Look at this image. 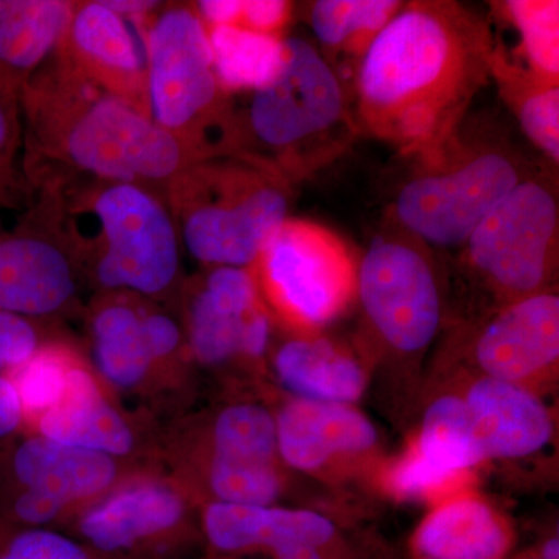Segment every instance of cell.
I'll return each instance as SVG.
<instances>
[{"label":"cell","mask_w":559,"mask_h":559,"mask_svg":"<svg viewBox=\"0 0 559 559\" xmlns=\"http://www.w3.org/2000/svg\"><path fill=\"white\" fill-rule=\"evenodd\" d=\"M496 38L476 11L451 0H412L360 61L352 106L358 131L419 160L466 120L491 81Z\"/></svg>","instance_id":"obj_1"},{"label":"cell","mask_w":559,"mask_h":559,"mask_svg":"<svg viewBox=\"0 0 559 559\" xmlns=\"http://www.w3.org/2000/svg\"><path fill=\"white\" fill-rule=\"evenodd\" d=\"M20 105L25 167L44 190L79 175L164 197L183 168L204 159L148 112L87 79L61 49L22 87Z\"/></svg>","instance_id":"obj_2"},{"label":"cell","mask_w":559,"mask_h":559,"mask_svg":"<svg viewBox=\"0 0 559 559\" xmlns=\"http://www.w3.org/2000/svg\"><path fill=\"white\" fill-rule=\"evenodd\" d=\"M352 98L318 47L285 38L277 79L235 105L230 153L264 162L290 183L347 153L358 135Z\"/></svg>","instance_id":"obj_3"},{"label":"cell","mask_w":559,"mask_h":559,"mask_svg":"<svg viewBox=\"0 0 559 559\" xmlns=\"http://www.w3.org/2000/svg\"><path fill=\"white\" fill-rule=\"evenodd\" d=\"M47 194L91 219V237L69 242L81 280L97 294H130L171 310L182 294L178 229L162 194L134 183H84L72 201ZM173 311V310H171Z\"/></svg>","instance_id":"obj_4"},{"label":"cell","mask_w":559,"mask_h":559,"mask_svg":"<svg viewBox=\"0 0 559 559\" xmlns=\"http://www.w3.org/2000/svg\"><path fill=\"white\" fill-rule=\"evenodd\" d=\"M293 187L264 162L223 153L183 168L164 198L180 245L202 266L253 270L289 218Z\"/></svg>","instance_id":"obj_5"},{"label":"cell","mask_w":559,"mask_h":559,"mask_svg":"<svg viewBox=\"0 0 559 559\" xmlns=\"http://www.w3.org/2000/svg\"><path fill=\"white\" fill-rule=\"evenodd\" d=\"M159 462L198 506L271 507L283 489L274 414L257 403L162 421Z\"/></svg>","instance_id":"obj_6"},{"label":"cell","mask_w":559,"mask_h":559,"mask_svg":"<svg viewBox=\"0 0 559 559\" xmlns=\"http://www.w3.org/2000/svg\"><path fill=\"white\" fill-rule=\"evenodd\" d=\"M532 171L511 143L495 132L471 130L465 120L436 153L415 160L392 221L428 248L460 249Z\"/></svg>","instance_id":"obj_7"},{"label":"cell","mask_w":559,"mask_h":559,"mask_svg":"<svg viewBox=\"0 0 559 559\" xmlns=\"http://www.w3.org/2000/svg\"><path fill=\"white\" fill-rule=\"evenodd\" d=\"M145 50L154 123L200 157L230 153L234 97L216 79L209 31L194 7L162 10L145 33Z\"/></svg>","instance_id":"obj_8"},{"label":"cell","mask_w":559,"mask_h":559,"mask_svg":"<svg viewBox=\"0 0 559 559\" xmlns=\"http://www.w3.org/2000/svg\"><path fill=\"white\" fill-rule=\"evenodd\" d=\"M151 468L159 466L22 432L0 455V522L62 530L123 481Z\"/></svg>","instance_id":"obj_9"},{"label":"cell","mask_w":559,"mask_h":559,"mask_svg":"<svg viewBox=\"0 0 559 559\" xmlns=\"http://www.w3.org/2000/svg\"><path fill=\"white\" fill-rule=\"evenodd\" d=\"M557 178L533 170L481 221L460 248V261L500 307L547 290L557 271Z\"/></svg>","instance_id":"obj_10"},{"label":"cell","mask_w":559,"mask_h":559,"mask_svg":"<svg viewBox=\"0 0 559 559\" xmlns=\"http://www.w3.org/2000/svg\"><path fill=\"white\" fill-rule=\"evenodd\" d=\"M61 532L103 559H193L204 549L201 507L162 468L135 474Z\"/></svg>","instance_id":"obj_11"},{"label":"cell","mask_w":559,"mask_h":559,"mask_svg":"<svg viewBox=\"0 0 559 559\" xmlns=\"http://www.w3.org/2000/svg\"><path fill=\"white\" fill-rule=\"evenodd\" d=\"M359 260L336 231L288 218L253 266L259 289L290 325L314 330L340 318L356 296Z\"/></svg>","instance_id":"obj_12"},{"label":"cell","mask_w":559,"mask_h":559,"mask_svg":"<svg viewBox=\"0 0 559 559\" xmlns=\"http://www.w3.org/2000/svg\"><path fill=\"white\" fill-rule=\"evenodd\" d=\"M356 296L369 326L400 355H418L441 325V294L429 248L390 221L359 259Z\"/></svg>","instance_id":"obj_13"},{"label":"cell","mask_w":559,"mask_h":559,"mask_svg":"<svg viewBox=\"0 0 559 559\" xmlns=\"http://www.w3.org/2000/svg\"><path fill=\"white\" fill-rule=\"evenodd\" d=\"M179 316L191 359L200 369L259 366L270 352L271 316L253 270L205 267L183 283Z\"/></svg>","instance_id":"obj_14"},{"label":"cell","mask_w":559,"mask_h":559,"mask_svg":"<svg viewBox=\"0 0 559 559\" xmlns=\"http://www.w3.org/2000/svg\"><path fill=\"white\" fill-rule=\"evenodd\" d=\"M162 419L148 409H128L92 370H76L64 399L25 432L109 457L159 466Z\"/></svg>","instance_id":"obj_15"},{"label":"cell","mask_w":559,"mask_h":559,"mask_svg":"<svg viewBox=\"0 0 559 559\" xmlns=\"http://www.w3.org/2000/svg\"><path fill=\"white\" fill-rule=\"evenodd\" d=\"M143 305L145 299L130 294H95L83 310L87 360L117 399L138 401V407L159 418L164 414L173 417L182 411L151 347Z\"/></svg>","instance_id":"obj_16"},{"label":"cell","mask_w":559,"mask_h":559,"mask_svg":"<svg viewBox=\"0 0 559 559\" xmlns=\"http://www.w3.org/2000/svg\"><path fill=\"white\" fill-rule=\"evenodd\" d=\"M201 528L212 559H369L345 543L333 521L310 510L205 503Z\"/></svg>","instance_id":"obj_17"},{"label":"cell","mask_w":559,"mask_h":559,"mask_svg":"<svg viewBox=\"0 0 559 559\" xmlns=\"http://www.w3.org/2000/svg\"><path fill=\"white\" fill-rule=\"evenodd\" d=\"M79 267L50 224L0 234V310L57 323L83 314Z\"/></svg>","instance_id":"obj_18"},{"label":"cell","mask_w":559,"mask_h":559,"mask_svg":"<svg viewBox=\"0 0 559 559\" xmlns=\"http://www.w3.org/2000/svg\"><path fill=\"white\" fill-rule=\"evenodd\" d=\"M474 358L485 377L514 382L533 380L559 359V297L554 290L499 308L481 326Z\"/></svg>","instance_id":"obj_19"},{"label":"cell","mask_w":559,"mask_h":559,"mask_svg":"<svg viewBox=\"0 0 559 559\" xmlns=\"http://www.w3.org/2000/svg\"><path fill=\"white\" fill-rule=\"evenodd\" d=\"M131 21L110 10L105 0L73 2L60 49L87 79L148 112L146 51L140 53Z\"/></svg>","instance_id":"obj_20"},{"label":"cell","mask_w":559,"mask_h":559,"mask_svg":"<svg viewBox=\"0 0 559 559\" xmlns=\"http://www.w3.org/2000/svg\"><path fill=\"white\" fill-rule=\"evenodd\" d=\"M465 404L480 463L527 457L554 436L550 412L521 384L480 378L471 385Z\"/></svg>","instance_id":"obj_21"},{"label":"cell","mask_w":559,"mask_h":559,"mask_svg":"<svg viewBox=\"0 0 559 559\" xmlns=\"http://www.w3.org/2000/svg\"><path fill=\"white\" fill-rule=\"evenodd\" d=\"M274 419L280 460L307 473L334 455L370 450L378 440L370 419L348 404L293 396Z\"/></svg>","instance_id":"obj_22"},{"label":"cell","mask_w":559,"mask_h":559,"mask_svg":"<svg viewBox=\"0 0 559 559\" xmlns=\"http://www.w3.org/2000/svg\"><path fill=\"white\" fill-rule=\"evenodd\" d=\"M477 463L465 400L441 396L426 411L418 443L390 474V487L403 498H418Z\"/></svg>","instance_id":"obj_23"},{"label":"cell","mask_w":559,"mask_h":559,"mask_svg":"<svg viewBox=\"0 0 559 559\" xmlns=\"http://www.w3.org/2000/svg\"><path fill=\"white\" fill-rule=\"evenodd\" d=\"M72 10L64 0H0V83L21 94L60 49Z\"/></svg>","instance_id":"obj_24"},{"label":"cell","mask_w":559,"mask_h":559,"mask_svg":"<svg viewBox=\"0 0 559 559\" xmlns=\"http://www.w3.org/2000/svg\"><path fill=\"white\" fill-rule=\"evenodd\" d=\"M280 384L296 399L352 404L362 396L366 371L329 340L294 337L272 356Z\"/></svg>","instance_id":"obj_25"},{"label":"cell","mask_w":559,"mask_h":559,"mask_svg":"<svg viewBox=\"0 0 559 559\" xmlns=\"http://www.w3.org/2000/svg\"><path fill=\"white\" fill-rule=\"evenodd\" d=\"M513 535L487 503L459 499L429 514L414 536L418 559H503Z\"/></svg>","instance_id":"obj_26"},{"label":"cell","mask_w":559,"mask_h":559,"mask_svg":"<svg viewBox=\"0 0 559 559\" xmlns=\"http://www.w3.org/2000/svg\"><path fill=\"white\" fill-rule=\"evenodd\" d=\"M403 3L401 0H318L311 3L308 22L318 39L319 51L348 94L364 55Z\"/></svg>","instance_id":"obj_27"},{"label":"cell","mask_w":559,"mask_h":559,"mask_svg":"<svg viewBox=\"0 0 559 559\" xmlns=\"http://www.w3.org/2000/svg\"><path fill=\"white\" fill-rule=\"evenodd\" d=\"M491 81L521 131L549 159L559 162V81L543 79L507 53L496 39Z\"/></svg>","instance_id":"obj_28"},{"label":"cell","mask_w":559,"mask_h":559,"mask_svg":"<svg viewBox=\"0 0 559 559\" xmlns=\"http://www.w3.org/2000/svg\"><path fill=\"white\" fill-rule=\"evenodd\" d=\"M213 68L230 97L263 90L277 79L285 62V38L264 35L242 25L210 27Z\"/></svg>","instance_id":"obj_29"},{"label":"cell","mask_w":559,"mask_h":559,"mask_svg":"<svg viewBox=\"0 0 559 559\" xmlns=\"http://www.w3.org/2000/svg\"><path fill=\"white\" fill-rule=\"evenodd\" d=\"M84 362L87 358L75 345L58 340L40 348L28 362L7 378L20 396L25 430L64 399L76 370Z\"/></svg>","instance_id":"obj_30"},{"label":"cell","mask_w":559,"mask_h":559,"mask_svg":"<svg viewBox=\"0 0 559 559\" xmlns=\"http://www.w3.org/2000/svg\"><path fill=\"white\" fill-rule=\"evenodd\" d=\"M491 7L496 17L520 35V57L507 53L536 75L559 81L558 0H506Z\"/></svg>","instance_id":"obj_31"},{"label":"cell","mask_w":559,"mask_h":559,"mask_svg":"<svg viewBox=\"0 0 559 559\" xmlns=\"http://www.w3.org/2000/svg\"><path fill=\"white\" fill-rule=\"evenodd\" d=\"M0 559H103L79 539L55 528L0 522Z\"/></svg>","instance_id":"obj_32"},{"label":"cell","mask_w":559,"mask_h":559,"mask_svg":"<svg viewBox=\"0 0 559 559\" xmlns=\"http://www.w3.org/2000/svg\"><path fill=\"white\" fill-rule=\"evenodd\" d=\"M62 340L55 323L40 322L0 310V377L9 378L40 348Z\"/></svg>","instance_id":"obj_33"},{"label":"cell","mask_w":559,"mask_h":559,"mask_svg":"<svg viewBox=\"0 0 559 559\" xmlns=\"http://www.w3.org/2000/svg\"><path fill=\"white\" fill-rule=\"evenodd\" d=\"M22 143L20 94L0 83V182L21 187L14 160Z\"/></svg>","instance_id":"obj_34"},{"label":"cell","mask_w":559,"mask_h":559,"mask_svg":"<svg viewBox=\"0 0 559 559\" xmlns=\"http://www.w3.org/2000/svg\"><path fill=\"white\" fill-rule=\"evenodd\" d=\"M293 10V3L285 0H248L242 9L241 25L264 35L282 36Z\"/></svg>","instance_id":"obj_35"},{"label":"cell","mask_w":559,"mask_h":559,"mask_svg":"<svg viewBox=\"0 0 559 559\" xmlns=\"http://www.w3.org/2000/svg\"><path fill=\"white\" fill-rule=\"evenodd\" d=\"M22 432L25 425L20 396L13 384L0 377V455Z\"/></svg>","instance_id":"obj_36"},{"label":"cell","mask_w":559,"mask_h":559,"mask_svg":"<svg viewBox=\"0 0 559 559\" xmlns=\"http://www.w3.org/2000/svg\"><path fill=\"white\" fill-rule=\"evenodd\" d=\"M242 0H201L194 5L198 16L205 27H221V25H241Z\"/></svg>","instance_id":"obj_37"},{"label":"cell","mask_w":559,"mask_h":559,"mask_svg":"<svg viewBox=\"0 0 559 559\" xmlns=\"http://www.w3.org/2000/svg\"><path fill=\"white\" fill-rule=\"evenodd\" d=\"M106 5L121 16L130 17V20H139L145 17L146 14L153 13L159 9L160 2L154 0H105Z\"/></svg>","instance_id":"obj_38"},{"label":"cell","mask_w":559,"mask_h":559,"mask_svg":"<svg viewBox=\"0 0 559 559\" xmlns=\"http://www.w3.org/2000/svg\"><path fill=\"white\" fill-rule=\"evenodd\" d=\"M538 559H559V539L558 536H551L540 546Z\"/></svg>","instance_id":"obj_39"},{"label":"cell","mask_w":559,"mask_h":559,"mask_svg":"<svg viewBox=\"0 0 559 559\" xmlns=\"http://www.w3.org/2000/svg\"><path fill=\"white\" fill-rule=\"evenodd\" d=\"M21 187L10 186V183L0 182V204L13 200L20 193Z\"/></svg>","instance_id":"obj_40"},{"label":"cell","mask_w":559,"mask_h":559,"mask_svg":"<svg viewBox=\"0 0 559 559\" xmlns=\"http://www.w3.org/2000/svg\"><path fill=\"white\" fill-rule=\"evenodd\" d=\"M521 559H538V558L525 557V558H521Z\"/></svg>","instance_id":"obj_41"}]
</instances>
